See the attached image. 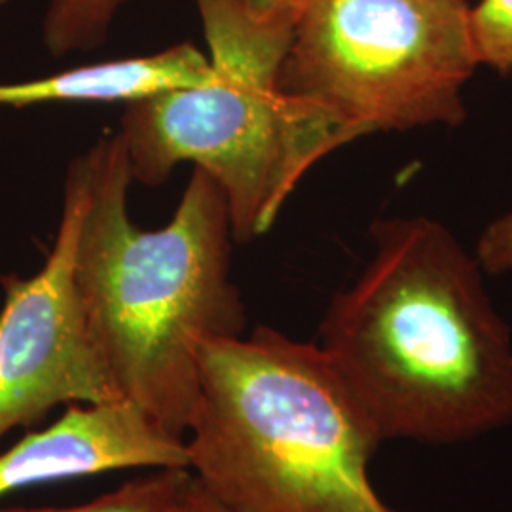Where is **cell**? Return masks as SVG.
Returning <instances> with one entry per match:
<instances>
[{
  "mask_svg": "<svg viewBox=\"0 0 512 512\" xmlns=\"http://www.w3.org/2000/svg\"><path fill=\"white\" fill-rule=\"evenodd\" d=\"M372 236L319 346L378 437L456 444L511 425V329L476 256L427 217L380 220Z\"/></svg>",
  "mask_w": 512,
  "mask_h": 512,
  "instance_id": "6da1fadb",
  "label": "cell"
},
{
  "mask_svg": "<svg viewBox=\"0 0 512 512\" xmlns=\"http://www.w3.org/2000/svg\"><path fill=\"white\" fill-rule=\"evenodd\" d=\"M82 162L76 283L95 344L122 399L184 439L200 397V344L245 327L230 281L226 196L194 167L169 224L139 230L129 219L133 177L120 133L101 137Z\"/></svg>",
  "mask_w": 512,
  "mask_h": 512,
  "instance_id": "7a4b0ae2",
  "label": "cell"
},
{
  "mask_svg": "<svg viewBox=\"0 0 512 512\" xmlns=\"http://www.w3.org/2000/svg\"><path fill=\"white\" fill-rule=\"evenodd\" d=\"M188 469L228 512H397L368 463L382 439L315 344L258 327L198 348Z\"/></svg>",
  "mask_w": 512,
  "mask_h": 512,
  "instance_id": "3957f363",
  "label": "cell"
},
{
  "mask_svg": "<svg viewBox=\"0 0 512 512\" xmlns=\"http://www.w3.org/2000/svg\"><path fill=\"white\" fill-rule=\"evenodd\" d=\"M213 78L126 105L120 137L131 177L158 186L183 162L215 179L232 236H264L302 177L349 139L291 101L279 73L296 16L258 18L241 0H194Z\"/></svg>",
  "mask_w": 512,
  "mask_h": 512,
  "instance_id": "277c9868",
  "label": "cell"
},
{
  "mask_svg": "<svg viewBox=\"0 0 512 512\" xmlns=\"http://www.w3.org/2000/svg\"><path fill=\"white\" fill-rule=\"evenodd\" d=\"M478 65L465 0H306L279 88L351 143L376 131L458 126Z\"/></svg>",
  "mask_w": 512,
  "mask_h": 512,
  "instance_id": "5b68a950",
  "label": "cell"
},
{
  "mask_svg": "<svg viewBox=\"0 0 512 512\" xmlns=\"http://www.w3.org/2000/svg\"><path fill=\"white\" fill-rule=\"evenodd\" d=\"M86 207L82 156L69 165L54 247L33 277H6L0 310V439L59 404L124 401L95 344L76 283Z\"/></svg>",
  "mask_w": 512,
  "mask_h": 512,
  "instance_id": "8992f818",
  "label": "cell"
},
{
  "mask_svg": "<svg viewBox=\"0 0 512 512\" xmlns=\"http://www.w3.org/2000/svg\"><path fill=\"white\" fill-rule=\"evenodd\" d=\"M131 467L188 469L186 440L129 401L71 404L44 431L0 454V497L19 488Z\"/></svg>",
  "mask_w": 512,
  "mask_h": 512,
  "instance_id": "52a82bcc",
  "label": "cell"
},
{
  "mask_svg": "<svg viewBox=\"0 0 512 512\" xmlns=\"http://www.w3.org/2000/svg\"><path fill=\"white\" fill-rule=\"evenodd\" d=\"M213 78L209 57L190 42L158 54L103 61L46 78L0 84V107L42 103H114L126 105L158 93L196 88Z\"/></svg>",
  "mask_w": 512,
  "mask_h": 512,
  "instance_id": "ba28073f",
  "label": "cell"
},
{
  "mask_svg": "<svg viewBox=\"0 0 512 512\" xmlns=\"http://www.w3.org/2000/svg\"><path fill=\"white\" fill-rule=\"evenodd\" d=\"M129 0H50L42 21V40L54 57L101 46L110 25Z\"/></svg>",
  "mask_w": 512,
  "mask_h": 512,
  "instance_id": "9c48e42d",
  "label": "cell"
},
{
  "mask_svg": "<svg viewBox=\"0 0 512 512\" xmlns=\"http://www.w3.org/2000/svg\"><path fill=\"white\" fill-rule=\"evenodd\" d=\"M190 478V469H162L154 475L131 480L116 492L101 495L84 505L0 512H175Z\"/></svg>",
  "mask_w": 512,
  "mask_h": 512,
  "instance_id": "30bf717a",
  "label": "cell"
},
{
  "mask_svg": "<svg viewBox=\"0 0 512 512\" xmlns=\"http://www.w3.org/2000/svg\"><path fill=\"white\" fill-rule=\"evenodd\" d=\"M473 33L480 65L512 71V0H480Z\"/></svg>",
  "mask_w": 512,
  "mask_h": 512,
  "instance_id": "8fae6325",
  "label": "cell"
},
{
  "mask_svg": "<svg viewBox=\"0 0 512 512\" xmlns=\"http://www.w3.org/2000/svg\"><path fill=\"white\" fill-rule=\"evenodd\" d=\"M475 256L486 274L512 272V209L484 228Z\"/></svg>",
  "mask_w": 512,
  "mask_h": 512,
  "instance_id": "7c38bea8",
  "label": "cell"
},
{
  "mask_svg": "<svg viewBox=\"0 0 512 512\" xmlns=\"http://www.w3.org/2000/svg\"><path fill=\"white\" fill-rule=\"evenodd\" d=\"M175 512H228L224 507L203 490L202 484L196 480V476L188 480L186 488L181 494V499L177 503Z\"/></svg>",
  "mask_w": 512,
  "mask_h": 512,
  "instance_id": "4fadbf2b",
  "label": "cell"
},
{
  "mask_svg": "<svg viewBox=\"0 0 512 512\" xmlns=\"http://www.w3.org/2000/svg\"><path fill=\"white\" fill-rule=\"evenodd\" d=\"M243 6L258 18L296 16L306 0H241Z\"/></svg>",
  "mask_w": 512,
  "mask_h": 512,
  "instance_id": "5bb4252c",
  "label": "cell"
},
{
  "mask_svg": "<svg viewBox=\"0 0 512 512\" xmlns=\"http://www.w3.org/2000/svg\"><path fill=\"white\" fill-rule=\"evenodd\" d=\"M6 2H8V0H0V8H2Z\"/></svg>",
  "mask_w": 512,
  "mask_h": 512,
  "instance_id": "9a60e30c",
  "label": "cell"
}]
</instances>
